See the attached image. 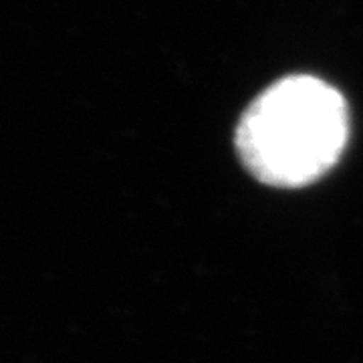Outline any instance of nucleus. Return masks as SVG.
I'll list each match as a JSON object with an SVG mask.
<instances>
[{"instance_id": "f257e3e1", "label": "nucleus", "mask_w": 363, "mask_h": 363, "mask_svg": "<svg viewBox=\"0 0 363 363\" xmlns=\"http://www.w3.org/2000/svg\"><path fill=\"white\" fill-rule=\"evenodd\" d=\"M347 135L343 95L321 79L295 75L277 81L248 105L234 143L257 180L298 188L337 164Z\"/></svg>"}]
</instances>
